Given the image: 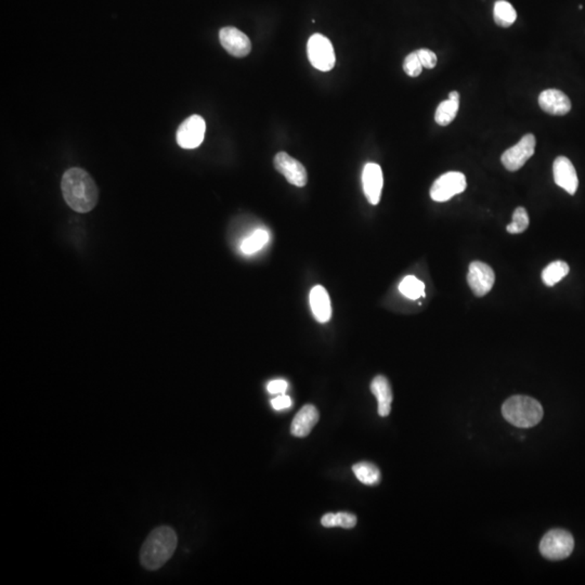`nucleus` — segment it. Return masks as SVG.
Instances as JSON below:
<instances>
[{
  "label": "nucleus",
  "mask_w": 585,
  "mask_h": 585,
  "mask_svg": "<svg viewBox=\"0 0 585 585\" xmlns=\"http://www.w3.org/2000/svg\"><path fill=\"white\" fill-rule=\"evenodd\" d=\"M310 307L316 321L326 323L332 316V307L328 291L321 285H316L310 291Z\"/></svg>",
  "instance_id": "2eb2a0df"
},
{
  "label": "nucleus",
  "mask_w": 585,
  "mask_h": 585,
  "mask_svg": "<svg viewBox=\"0 0 585 585\" xmlns=\"http://www.w3.org/2000/svg\"><path fill=\"white\" fill-rule=\"evenodd\" d=\"M269 240V235L264 230H257L247 237L241 244V251L247 255H252L256 252L260 251L264 245L267 244Z\"/></svg>",
  "instance_id": "b1692460"
},
{
  "label": "nucleus",
  "mask_w": 585,
  "mask_h": 585,
  "mask_svg": "<svg viewBox=\"0 0 585 585\" xmlns=\"http://www.w3.org/2000/svg\"><path fill=\"white\" fill-rule=\"evenodd\" d=\"M383 183H384V178H383L380 166L376 163L366 164L362 172V185H363L364 195L368 203L372 205H378L380 203Z\"/></svg>",
  "instance_id": "ddd939ff"
},
{
  "label": "nucleus",
  "mask_w": 585,
  "mask_h": 585,
  "mask_svg": "<svg viewBox=\"0 0 585 585\" xmlns=\"http://www.w3.org/2000/svg\"><path fill=\"white\" fill-rule=\"evenodd\" d=\"M416 55H418V59H420V63H422L423 68H434L437 64V56L435 52H433L432 50L423 49L418 50L416 51Z\"/></svg>",
  "instance_id": "bb28decb"
},
{
  "label": "nucleus",
  "mask_w": 585,
  "mask_h": 585,
  "mask_svg": "<svg viewBox=\"0 0 585 585\" xmlns=\"http://www.w3.org/2000/svg\"><path fill=\"white\" fill-rule=\"evenodd\" d=\"M529 216L524 207H517L513 214V222L507 227V232L511 234H519L528 229Z\"/></svg>",
  "instance_id": "393cba45"
},
{
  "label": "nucleus",
  "mask_w": 585,
  "mask_h": 585,
  "mask_svg": "<svg viewBox=\"0 0 585 585\" xmlns=\"http://www.w3.org/2000/svg\"><path fill=\"white\" fill-rule=\"evenodd\" d=\"M64 201L77 212H91L99 201V190L93 177L82 168H70L61 181Z\"/></svg>",
  "instance_id": "f257e3e1"
},
{
  "label": "nucleus",
  "mask_w": 585,
  "mask_h": 585,
  "mask_svg": "<svg viewBox=\"0 0 585 585\" xmlns=\"http://www.w3.org/2000/svg\"><path fill=\"white\" fill-rule=\"evenodd\" d=\"M353 472L359 482L368 486H374L380 482V472L378 466L368 462L356 464L353 466Z\"/></svg>",
  "instance_id": "6ab92c4d"
},
{
  "label": "nucleus",
  "mask_w": 585,
  "mask_h": 585,
  "mask_svg": "<svg viewBox=\"0 0 585 585\" xmlns=\"http://www.w3.org/2000/svg\"><path fill=\"white\" fill-rule=\"evenodd\" d=\"M569 274V266L567 262L557 260L552 262L543 270L542 281L547 286H554L563 280Z\"/></svg>",
  "instance_id": "aec40b11"
},
{
  "label": "nucleus",
  "mask_w": 585,
  "mask_h": 585,
  "mask_svg": "<svg viewBox=\"0 0 585 585\" xmlns=\"http://www.w3.org/2000/svg\"><path fill=\"white\" fill-rule=\"evenodd\" d=\"M539 105L543 111L551 115L563 116L571 110L569 98L557 89H547L542 91L539 97Z\"/></svg>",
  "instance_id": "4468645a"
},
{
  "label": "nucleus",
  "mask_w": 585,
  "mask_h": 585,
  "mask_svg": "<svg viewBox=\"0 0 585 585\" xmlns=\"http://www.w3.org/2000/svg\"><path fill=\"white\" fill-rule=\"evenodd\" d=\"M449 99L460 100V93L457 91H451L449 93Z\"/></svg>",
  "instance_id": "c756f323"
},
{
  "label": "nucleus",
  "mask_w": 585,
  "mask_h": 585,
  "mask_svg": "<svg viewBox=\"0 0 585 585\" xmlns=\"http://www.w3.org/2000/svg\"><path fill=\"white\" fill-rule=\"evenodd\" d=\"M271 405L272 408H274V410H276V411L289 409V408L291 405V399L289 397V395L282 393V395H279V397L272 399Z\"/></svg>",
  "instance_id": "cd10ccee"
},
{
  "label": "nucleus",
  "mask_w": 585,
  "mask_h": 585,
  "mask_svg": "<svg viewBox=\"0 0 585 585\" xmlns=\"http://www.w3.org/2000/svg\"><path fill=\"white\" fill-rule=\"evenodd\" d=\"M178 537L170 526H161L150 532L140 549V564L147 570L163 567L176 551Z\"/></svg>",
  "instance_id": "f03ea898"
},
{
  "label": "nucleus",
  "mask_w": 585,
  "mask_h": 585,
  "mask_svg": "<svg viewBox=\"0 0 585 585\" xmlns=\"http://www.w3.org/2000/svg\"><path fill=\"white\" fill-rule=\"evenodd\" d=\"M308 59L314 68L321 72H328L334 68V48L328 37L321 34H314L307 43Z\"/></svg>",
  "instance_id": "39448f33"
},
{
  "label": "nucleus",
  "mask_w": 585,
  "mask_h": 585,
  "mask_svg": "<svg viewBox=\"0 0 585 585\" xmlns=\"http://www.w3.org/2000/svg\"><path fill=\"white\" fill-rule=\"evenodd\" d=\"M321 524L326 528L341 527V528L351 529L357 524V517L349 513H328L322 517Z\"/></svg>",
  "instance_id": "5701e85b"
},
{
  "label": "nucleus",
  "mask_w": 585,
  "mask_h": 585,
  "mask_svg": "<svg viewBox=\"0 0 585 585\" xmlns=\"http://www.w3.org/2000/svg\"><path fill=\"white\" fill-rule=\"evenodd\" d=\"M274 167L286 178L291 185L305 187L307 185V170L301 162L289 156L286 152H279L274 157Z\"/></svg>",
  "instance_id": "9d476101"
},
{
  "label": "nucleus",
  "mask_w": 585,
  "mask_h": 585,
  "mask_svg": "<svg viewBox=\"0 0 585 585\" xmlns=\"http://www.w3.org/2000/svg\"><path fill=\"white\" fill-rule=\"evenodd\" d=\"M504 418L517 428H534L543 418V408L539 401L527 395H514L502 407Z\"/></svg>",
  "instance_id": "7ed1b4c3"
},
{
  "label": "nucleus",
  "mask_w": 585,
  "mask_h": 585,
  "mask_svg": "<svg viewBox=\"0 0 585 585\" xmlns=\"http://www.w3.org/2000/svg\"><path fill=\"white\" fill-rule=\"evenodd\" d=\"M371 391L376 397L378 403V414L383 418L388 416L391 411L393 391L389 380L385 376H378L371 383Z\"/></svg>",
  "instance_id": "f3484780"
},
{
  "label": "nucleus",
  "mask_w": 585,
  "mask_h": 585,
  "mask_svg": "<svg viewBox=\"0 0 585 585\" xmlns=\"http://www.w3.org/2000/svg\"><path fill=\"white\" fill-rule=\"evenodd\" d=\"M287 387H289V384L284 380H271L268 384L267 389L270 393H274V395H278V393L282 395L286 391Z\"/></svg>",
  "instance_id": "c85d7f7f"
},
{
  "label": "nucleus",
  "mask_w": 585,
  "mask_h": 585,
  "mask_svg": "<svg viewBox=\"0 0 585 585\" xmlns=\"http://www.w3.org/2000/svg\"><path fill=\"white\" fill-rule=\"evenodd\" d=\"M460 100L447 99L441 102L437 108L435 114V120L440 126H447L450 123L453 122L457 112H459Z\"/></svg>",
  "instance_id": "412c9836"
},
{
  "label": "nucleus",
  "mask_w": 585,
  "mask_h": 585,
  "mask_svg": "<svg viewBox=\"0 0 585 585\" xmlns=\"http://www.w3.org/2000/svg\"><path fill=\"white\" fill-rule=\"evenodd\" d=\"M466 177L459 172H450L439 177L430 188V197L435 202H447L465 191Z\"/></svg>",
  "instance_id": "423d86ee"
},
{
  "label": "nucleus",
  "mask_w": 585,
  "mask_h": 585,
  "mask_svg": "<svg viewBox=\"0 0 585 585\" xmlns=\"http://www.w3.org/2000/svg\"><path fill=\"white\" fill-rule=\"evenodd\" d=\"M399 291L412 301L425 297V284L414 276H408L399 284Z\"/></svg>",
  "instance_id": "4be33fe9"
},
{
  "label": "nucleus",
  "mask_w": 585,
  "mask_h": 585,
  "mask_svg": "<svg viewBox=\"0 0 585 585\" xmlns=\"http://www.w3.org/2000/svg\"><path fill=\"white\" fill-rule=\"evenodd\" d=\"M554 180L558 187L574 195L578 190L579 179L576 168L569 158L558 156L553 164Z\"/></svg>",
  "instance_id": "f8f14e48"
},
{
  "label": "nucleus",
  "mask_w": 585,
  "mask_h": 585,
  "mask_svg": "<svg viewBox=\"0 0 585 585\" xmlns=\"http://www.w3.org/2000/svg\"><path fill=\"white\" fill-rule=\"evenodd\" d=\"M536 145V137L534 135H524L517 145L507 150L501 156V162L504 167L507 168L509 172H516L520 170L529 158L534 155Z\"/></svg>",
  "instance_id": "6e6552de"
},
{
  "label": "nucleus",
  "mask_w": 585,
  "mask_h": 585,
  "mask_svg": "<svg viewBox=\"0 0 585 585\" xmlns=\"http://www.w3.org/2000/svg\"><path fill=\"white\" fill-rule=\"evenodd\" d=\"M403 70L410 77L420 76L423 71V66L415 52H412L403 62Z\"/></svg>",
  "instance_id": "a878e982"
},
{
  "label": "nucleus",
  "mask_w": 585,
  "mask_h": 585,
  "mask_svg": "<svg viewBox=\"0 0 585 585\" xmlns=\"http://www.w3.org/2000/svg\"><path fill=\"white\" fill-rule=\"evenodd\" d=\"M467 282L475 296L482 297L492 289L495 282V274L489 264L482 262H474L470 264Z\"/></svg>",
  "instance_id": "1a4fd4ad"
},
{
  "label": "nucleus",
  "mask_w": 585,
  "mask_h": 585,
  "mask_svg": "<svg viewBox=\"0 0 585 585\" xmlns=\"http://www.w3.org/2000/svg\"><path fill=\"white\" fill-rule=\"evenodd\" d=\"M574 549V537L563 529L549 531L540 543L541 554L549 561H563L571 555Z\"/></svg>",
  "instance_id": "20e7f679"
},
{
  "label": "nucleus",
  "mask_w": 585,
  "mask_h": 585,
  "mask_svg": "<svg viewBox=\"0 0 585 585\" xmlns=\"http://www.w3.org/2000/svg\"><path fill=\"white\" fill-rule=\"evenodd\" d=\"M495 22L501 28H509L517 19V14L513 6L505 0H497L493 8Z\"/></svg>",
  "instance_id": "a211bd4d"
},
{
  "label": "nucleus",
  "mask_w": 585,
  "mask_h": 585,
  "mask_svg": "<svg viewBox=\"0 0 585 585\" xmlns=\"http://www.w3.org/2000/svg\"><path fill=\"white\" fill-rule=\"evenodd\" d=\"M319 418L320 416H319L318 409L314 405H304L291 422V435L299 438L307 437L318 423Z\"/></svg>",
  "instance_id": "dca6fc26"
},
{
  "label": "nucleus",
  "mask_w": 585,
  "mask_h": 585,
  "mask_svg": "<svg viewBox=\"0 0 585 585\" xmlns=\"http://www.w3.org/2000/svg\"><path fill=\"white\" fill-rule=\"evenodd\" d=\"M206 123L200 115H192L183 120L177 130V143L182 149L192 150L200 147L205 138Z\"/></svg>",
  "instance_id": "0eeeda50"
},
{
  "label": "nucleus",
  "mask_w": 585,
  "mask_h": 585,
  "mask_svg": "<svg viewBox=\"0 0 585 585\" xmlns=\"http://www.w3.org/2000/svg\"><path fill=\"white\" fill-rule=\"evenodd\" d=\"M219 41L222 47L235 58H244L249 55L252 43L249 37L237 29L227 26L219 32Z\"/></svg>",
  "instance_id": "9b49d317"
}]
</instances>
